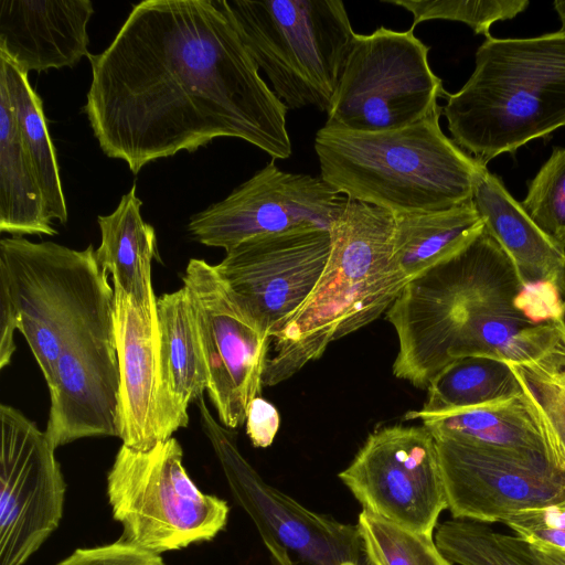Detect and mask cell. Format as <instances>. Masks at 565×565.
Returning a JSON list of instances; mask_svg holds the SVG:
<instances>
[{
	"label": "cell",
	"mask_w": 565,
	"mask_h": 565,
	"mask_svg": "<svg viewBox=\"0 0 565 565\" xmlns=\"http://www.w3.org/2000/svg\"><path fill=\"white\" fill-rule=\"evenodd\" d=\"M84 111L103 152L138 173L218 137L273 159L292 147L285 104L259 75L220 0H146L115 39L87 56Z\"/></svg>",
	"instance_id": "obj_1"
},
{
	"label": "cell",
	"mask_w": 565,
	"mask_h": 565,
	"mask_svg": "<svg viewBox=\"0 0 565 565\" xmlns=\"http://www.w3.org/2000/svg\"><path fill=\"white\" fill-rule=\"evenodd\" d=\"M516 268L486 230L449 259L411 280L385 312L398 341L393 374L426 390L451 362L486 356L536 360L563 335L558 321L534 323L518 308Z\"/></svg>",
	"instance_id": "obj_2"
},
{
	"label": "cell",
	"mask_w": 565,
	"mask_h": 565,
	"mask_svg": "<svg viewBox=\"0 0 565 565\" xmlns=\"http://www.w3.org/2000/svg\"><path fill=\"white\" fill-rule=\"evenodd\" d=\"M394 230L392 211L345 199L330 228V255L319 281L273 338L264 386L290 379L329 344L390 309L409 282L396 264Z\"/></svg>",
	"instance_id": "obj_3"
},
{
	"label": "cell",
	"mask_w": 565,
	"mask_h": 565,
	"mask_svg": "<svg viewBox=\"0 0 565 565\" xmlns=\"http://www.w3.org/2000/svg\"><path fill=\"white\" fill-rule=\"evenodd\" d=\"M446 100L451 139L486 166L565 127V32L486 38L472 74Z\"/></svg>",
	"instance_id": "obj_4"
},
{
	"label": "cell",
	"mask_w": 565,
	"mask_h": 565,
	"mask_svg": "<svg viewBox=\"0 0 565 565\" xmlns=\"http://www.w3.org/2000/svg\"><path fill=\"white\" fill-rule=\"evenodd\" d=\"M443 107L397 129L323 126L315 137L320 177L339 194L393 213L439 211L472 200L486 166L441 130Z\"/></svg>",
	"instance_id": "obj_5"
},
{
	"label": "cell",
	"mask_w": 565,
	"mask_h": 565,
	"mask_svg": "<svg viewBox=\"0 0 565 565\" xmlns=\"http://www.w3.org/2000/svg\"><path fill=\"white\" fill-rule=\"evenodd\" d=\"M114 296L93 245L77 250L22 236L2 238L0 369L11 362L18 330L49 384L68 339L111 308Z\"/></svg>",
	"instance_id": "obj_6"
},
{
	"label": "cell",
	"mask_w": 565,
	"mask_h": 565,
	"mask_svg": "<svg viewBox=\"0 0 565 565\" xmlns=\"http://www.w3.org/2000/svg\"><path fill=\"white\" fill-rule=\"evenodd\" d=\"M288 109L328 111L355 32L340 0H220Z\"/></svg>",
	"instance_id": "obj_7"
},
{
	"label": "cell",
	"mask_w": 565,
	"mask_h": 565,
	"mask_svg": "<svg viewBox=\"0 0 565 565\" xmlns=\"http://www.w3.org/2000/svg\"><path fill=\"white\" fill-rule=\"evenodd\" d=\"M106 493L119 539L157 555L211 542L228 521V503L198 488L174 437L146 451L121 445Z\"/></svg>",
	"instance_id": "obj_8"
},
{
	"label": "cell",
	"mask_w": 565,
	"mask_h": 565,
	"mask_svg": "<svg viewBox=\"0 0 565 565\" xmlns=\"http://www.w3.org/2000/svg\"><path fill=\"white\" fill-rule=\"evenodd\" d=\"M428 52L413 29L355 33L324 126L383 131L438 110V99L448 93L430 68Z\"/></svg>",
	"instance_id": "obj_9"
},
{
	"label": "cell",
	"mask_w": 565,
	"mask_h": 565,
	"mask_svg": "<svg viewBox=\"0 0 565 565\" xmlns=\"http://www.w3.org/2000/svg\"><path fill=\"white\" fill-rule=\"evenodd\" d=\"M339 478L363 510L426 536L448 509L437 444L423 425L374 430Z\"/></svg>",
	"instance_id": "obj_10"
},
{
	"label": "cell",
	"mask_w": 565,
	"mask_h": 565,
	"mask_svg": "<svg viewBox=\"0 0 565 565\" xmlns=\"http://www.w3.org/2000/svg\"><path fill=\"white\" fill-rule=\"evenodd\" d=\"M209 371L207 394L221 424L236 429L260 396L273 339L262 330L224 279L204 259L189 260L183 278Z\"/></svg>",
	"instance_id": "obj_11"
},
{
	"label": "cell",
	"mask_w": 565,
	"mask_h": 565,
	"mask_svg": "<svg viewBox=\"0 0 565 565\" xmlns=\"http://www.w3.org/2000/svg\"><path fill=\"white\" fill-rule=\"evenodd\" d=\"M0 424V565H24L60 526L67 484L33 420L1 404Z\"/></svg>",
	"instance_id": "obj_12"
},
{
	"label": "cell",
	"mask_w": 565,
	"mask_h": 565,
	"mask_svg": "<svg viewBox=\"0 0 565 565\" xmlns=\"http://www.w3.org/2000/svg\"><path fill=\"white\" fill-rule=\"evenodd\" d=\"M434 437L454 519L501 522L565 501V472L544 455Z\"/></svg>",
	"instance_id": "obj_13"
},
{
	"label": "cell",
	"mask_w": 565,
	"mask_h": 565,
	"mask_svg": "<svg viewBox=\"0 0 565 565\" xmlns=\"http://www.w3.org/2000/svg\"><path fill=\"white\" fill-rule=\"evenodd\" d=\"M345 199L321 177L285 172L271 161L224 200L191 216L188 230L199 243L227 252L262 235L330 230Z\"/></svg>",
	"instance_id": "obj_14"
},
{
	"label": "cell",
	"mask_w": 565,
	"mask_h": 565,
	"mask_svg": "<svg viewBox=\"0 0 565 565\" xmlns=\"http://www.w3.org/2000/svg\"><path fill=\"white\" fill-rule=\"evenodd\" d=\"M331 249L330 230L296 228L247 239L216 270L271 339L319 281Z\"/></svg>",
	"instance_id": "obj_15"
},
{
	"label": "cell",
	"mask_w": 565,
	"mask_h": 565,
	"mask_svg": "<svg viewBox=\"0 0 565 565\" xmlns=\"http://www.w3.org/2000/svg\"><path fill=\"white\" fill-rule=\"evenodd\" d=\"M47 387L51 406L44 431L55 449L87 437H119L114 306L68 339Z\"/></svg>",
	"instance_id": "obj_16"
},
{
	"label": "cell",
	"mask_w": 565,
	"mask_h": 565,
	"mask_svg": "<svg viewBox=\"0 0 565 565\" xmlns=\"http://www.w3.org/2000/svg\"><path fill=\"white\" fill-rule=\"evenodd\" d=\"M114 287V332L119 387V438L135 450H150L189 424L188 406L173 393L162 360L157 315H148Z\"/></svg>",
	"instance_id": "obj_17"
},
{
	"label": "cell",
	"mask_w": 565,
	"mask_h": 565,
	"mask_svg": "<svg viewBox=\"0 0 565 565\" xmlns=\"http://www.w3.org/2000/svg\"><path fill=\"white\" fill-rule=\"evenodd\" d=\"M89 0H1L0 52L23 72L72 67L88 56Z\"/></svg>",
	"instance_id": "obj_18"
},
{
	"label": "cell",
	"mask_w": 565,
	"mask_h": 565,
	"mask_svg": "<svg viewBox=\"0 0 565 565\" xmlns=\"http://www.w3.org/2000/svg\"><path fill=\"white\" fill-rule=\"evenodd\" d=\"M472 203L486 230L513 262L522 285L548 281L565 296V253L555 247L487 166L477 175Z\"/></svg>",
	"instance_id": "obj_19"
},
{
	"label": "cell",
	"mask_w": 565,
	"mask_h": 565,
	"mask_svg": "<svg viewBox=\"0 0 565 565\" xmlns=\"http://www.w3.org/2000/svg\"><path fill=\"white\" fill-rule=\"evenodd\" d=\"M136 185L121 196L108 215H99L100 245L95 250L100 268L115 287L126 292L148 315H157L152 260L159 258L154 228L141 215Z\"/></svg>",
	"instance_id": "obj_20"
},
{
	"label": "cell",
	"mask_w": 565,
	"mask_h": 565,
	"mask_svg": "<svg viewBox=\"0 0 565 565\" xmlns=\"http://www.w3.org/2000/svg\"><path fill=\"white\" fill-rule=\"evenodd\" d=\"M434 436L544 455L543 423L530 398L522 394L498 403L443 414L409 411Z\"/></svg>",
	"instance_id": "obj_21"
},
{
	"label": "cell",
	"mask_w": 565,
	"mask_h": 565,
	"mask_svg": "<svg viewBox=\"0 0 565 565\" xmlns=\"http://www.w3.org/2000/svg\"><path fill=\"white\" fill-rule=\"evenodd\" d=\"M394 215V255L408 281L455 256L484 228L472 200L439 211Z\"/></svg>",
	"instance_id": "obj_22"
},
{
	"label": "cell",
	"mask_w": 565,
	"mask_h": 565,
	"mask_svg": "<svg viewBox=\"0 0 565 565\" xmlns=\"http://www.w3.org/2000/svg\"><path fill=\"white\" fill-rule=\"evenodd\" d=\"M0 231L55 235L7 89L0 84Z\"/></svg>",
	"instance_id": "obj_23"
},
{
	"label": "cell",
	"mask_w": 565,
	"mask_h": 565,
	"mask_svg": "<svg viewBox=\"0 0 565 565\" xmlns=\"http://www.w3.org/2000/svg\"><path fill=\"white\" fill-rule=\"evenodd\" d=\"M0 84L7 89L17 125L33 166L46 213L51 221L66 223L67 206L55 148L50 137L43 104L32 88L28 73L0 52Z\"/></svg>",
	"instance_id": "obj_24"
},
{
	"label": "cell",
	"mask_w": 565,
	"mask_h": 565,
	"mask_svg": "<svg viewBox=\"0 0 565 565\" xmlns=\"http://www.w3.org/2000/svg\"><path fill=\"white\" fill-rule=\"evenodd\" d=\"M162 360L170 386L189 406L209 387V371L194 307L188 289L157 298Z\"/></svg>",
	"instance_id": "obj_25"
},
{
	"label": "cell",
	"mask_w": 565,
	"mask_h": 565,
	"mask_svg": "<svg viewBox=\"0 0 565 565\" xmlns=\"http://www.w3.org/2000/svg\"><path fill=\"white\" fill-rule=\"evenodd\" d=\"M420 414H443L484 406L522 394L524 391L505 361L468 356L441 370L429 383Z\"/></svg>",
	"instance_id": "obj_26"
},
{
	"label": "cell",
	"mask_w": 565,
	"mask_h": 565,
	"mask_svg": "<svg viewBox=\"0 0 565 565\" xmlns=\"http://www.w3.org/2000/svg\"><path fill=\"white\" fill-rule=\"evenodd\" d=\"M543 423L548 461L565 472V342L543 356L509 363Z\"/></svg>",
	"instance_id": "obj_27"
},
{
	"label": "cell",
	"mask_w": 565,
	"mask_h": 565,
	"mask_svg": "<svg viewBox=\"0 0 565 565\" xmlns=\"http://www.w3.org/2000/svg\"><path fill=\"white\" fill-rule=\"evenodd\" d=\"M434 541L449 562L459 565H543L529 543L477 521H445L436 526Z\"/></svg>",
	"instance_id": "obj_28"
},
{
	"label": "cell",
	"mask_w": 565,
	"mask_h": 565,
	"mask_svg": "<svg viewBox=\"0 0 565 565\" xmlns=\"http://www.w3.org/2000/svg\"><path fill=\"white\" fill-rule=\"evenodd\" d=\"M358 535L371 565H451L430 536L401 527L365 510Z\"/></svg>",
	"instance_id": "obj_29"
},
{
	"label": "cell",
	"mask_w": 565,
	"mask_h": 565,
	"mask_svg": "<svg viewBox=\"0 0 565 565\" xmlns=\"http://www.w3.org/2000/svg\"><path fill=\"white\" fill-rule=\"evenodd\" d=\"M521 205L555 247L565 253V148H553L529 183Z\"/></svg>",
	"instance_id": "obj_30"
},
{
	"label": "cell",
	"mask_w": 565,
	"mask_h": 565,
	"mask_svg": "<svg viewBox=\"0 0 565 565\" xmlns=\"http://www.w3.org/2000/svg\"><path fill=\"white\" fill-rule=\"evenodd\" d=\"M398 6L413 14L415 29L429 20L458 21L469 25L476 34L490 35V26L497 21L510 20L523 12L527 0H383Z\"/></svg>",
	"instance_id": "obj_31"
},
{
	"label": "cell",
	"mask_w": 565,
	"mask_h": 565,
	"mask_svg": "<svg viewBox=\"0 0 565 565\" xmlns=\"http://www.w3.org/2000/svg\"><path fill=\"white\" fill-rule=\"evenodd\" d=\"M501 523L531 545L565 550V501L513 513Z\"/></svg>",
	"instance_id": "obj_32"
},
{
	"label": "cell",
	"mask_w": 565,
	"mask_h": 565,
	"mask_svg": "<svg viewBox=\"0 0 565 565\" xmlns=\"http://www.w3.org/2000/svg\"><path fill=\"white\" fill-rule=\"evenodd\" d=\"M55 565H166L157 555L118 539L93 547H78Z\"/></svg>",
	"instance_id": "obj_33"
},
{
	"label": "cell",
	"mask_w": 565,
	"mask_h": 565,
	"mask_svg": "<svg viewBox=\"0 0 565 565\" xmlns=\"http://www.w3.org/2000/svg\"><path fill=\"white\" fill-rule=\"evenodd\" d=\"M563 292L548 281L523 285L516 297V308L534 323L558 321L564 309Z\"/></svg>",
	"instance_id": "obj_34"
},
{
	"label": "cell",
	"mask_w": 565,
	"mask_h": 565,
	"mask_svg": "<svg viewBox=\"0 0 565 565\" xmlns=\"http://www.w3.org/2000/svg\"><path fill=\"white\" fill-rule=\"evenodd\" d=\"M246 434L254 447H269L280 427L278 409L262 396L255 397L246 414Z\"/></svg>",
	"instance_id": "obj_35"
},
{
	"label": "cell",
	"mask_w": 565,
	"mask_h": 565,
	"mask_svg": "<svg viewBox=\"0 0 565 565\" xmlns=\"http://www.w3.org/2000/svg\"><path fill=\"white\" fill-rule=\"evenodd\" d=\"M530 546L543 565H565V550L534 546L531 544Z\"/></svg>",
	"instance_id": "obj_36"
},
{
	"label": "cell",
	"mask_w": 565,
	"mask_h": 565,
	"mask_svg": "<svg viewBox=\"0 0 565 565\" xmlns=\"http://www.w3.org/2000/svg\"><path fill=\"white\" fill-rule=\"evenodd\" d=\"M553 4L562 23L561 30L565 32V0H556Z\"/></svg>",
	"instance_id": "obj_37"
},
{
	"label": "cell",
	"mask_w": 565,
	"mask_h": 565,
	"mask_svg": "<svg viewBox=\"0 0 565 565\" xmlns=\"http://www.w3.org/2000/svg\"><path fill=\"white\" fill-rule=\"evenodd\" d=\"M558 323H559L562 335H563V339H564V342H565V303H564L563 313H562V316H561V318L558 320Z\"/></svg>",
	"instance_id": "obj_38"
},
{
	"label": "cell",
	"mask_w": 565,
	"mask_h": 565,
	"mask_svg": "<svg viewBox=\"0 0 565 565\" xmlns=\"http://www.w3.org/2000/svg\"><path fill=\"white\" fill-rule=\"evenodd\" d=\"M564 303H565V299H564Z\"/></svg>",
	"instance_id": "obj_39"
}]
</instances>
